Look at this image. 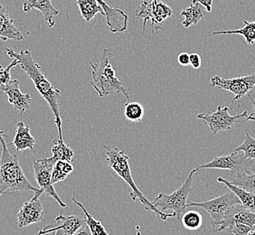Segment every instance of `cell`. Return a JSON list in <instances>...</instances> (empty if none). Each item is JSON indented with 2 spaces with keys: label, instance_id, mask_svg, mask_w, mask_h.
Masks as SVG:
<instances>
[{
  "label": "cell",
  "instance_id": "6da1fadb",
  "mask_svg": "<svg viewBox=\"0 0 255 235\" xmlns=\"http://www.w3.org/2000/svg\"><path fill=\"white\" fill-rule=\"evenodd\" d=\"M5 51L8 56L16 59L18 61L21 68L32 80L40 95L49 104L50 109L54 114V122L58 128V138L61 140H64L62 132L63 122L59 110V100L62 98L60 90L54 88V86L50 84L49 81L42 73L41 66L36 63V61L34 60L33 55L28 50L23 49L16 53L14 50L6 47Z\"/></svg>",
  "mask_w": 255,
  "mask_h": 235
},
{
  "label": "cell",
  "instance_id": "7a4b0ae2",
  "mask_svg": "<svg viewBox=\"0 0 255 235\" xmlns=\"http://www.w3.org/2000/svg\"><path fill=\"white\" fill-rule=\"evenodd\" d=\"M7 137L3 130H0V196L13 195L15 192L39 191L40 188L33 186L26 178L20 166L17 151L7 144Z\"/></svg>",
  "mask_w": 255,
  "mask_h": 235
},
{
  "label": "cell",
  "instance_id": "3957f363",
  "mask_svg": "<svg viewBox=\"0 0 255 235\" xmlns=\"http://www.w3.org/2000/svg\"><path fill=\"white\" fill-rule=\"evenodd\" d=\"M106 150V162L109 167L113 169L121 178H123L124 181L127 183L128 186H130L131 190L129 196L132 198L133 201L139 200L142 204L143 206L146 208V210L154 212L161 220L166 221L168 217H176L175 213L168 214L164 213L162 211L157 209L156 206H154L152 202H149L147 198L144 196L142 193L138 189L135 181L133 180L131 176V170L129 167L128 159L129 157L126 155L124 150H120L117 147H112L110 146H104Z\"/></svg>",
  "mask_w": 255,
  "mask_h": 235
},
{
  "label": "cell",
  "instance_id": "277c9868",
  "mask_svg": "<svg viewBox=\"0 0 255 235\" xmlns=\"http://www.w3.org/2000/svg\"><path fill=\"white\" fill-rule=\"evenodd\" d=\"M113 54L109 49H104L100 56L98 63H91L93 68L91 84L101 97L115 93H123L129 102V91L123 82L115 75V71L110 63Z\"/></svg>",
  "mask_w": 255,
  "mask_h": 235
},
{
  "label": "cell",
  "instance_id": "5b68a950",
  "mask_svg": "<svg viewBox=\"0 0 255 235\" xmlns=\"http://www.w3.org/2000/svg\"><path fill=\"white\" fill-rule=\"evenodd\" d=\"M197 168L193 169L187 178L185 179L182 186L177 188L176 191L173 192L170 195L160 193L152 202L154 206L157 209L164 212L165 210H173L178 221H180L182 216L186 212L187 205V198L191 192L193 185V176Z\"/></svg>",
  "mask_w": 255,
  "mask_h": 235
},
{
  "label": "cell",
  "instance_id": "8992f818",
  "mask_svg": "<svg viewBox=\"0 0 255 235\" xmlns=\"http://www.w3.org/2000/svg\"><path fill=\"white\" fill-rule=\"evenodd\" d=\"M196 168L198 170L204 168L225 169L232 172L236 176H246L255 173V161L247 158L244 152L234 150L229 155L214 157L211 161Z\"/></svg>",
  "mask_w": 255,
  "mask_h": 235
},
{
  "label": "cell",
  "instance_id": "52a82bcc",
  "mask_svg": "<svg viewBox=\"0 0 255 235\" xmlns=\"http://www.w3.org/2000/svg\"><path fill=\"white\" fill-rule=\"evenodd\" d=\"M239 203L240 201L236 194L231 191L208 201L202 203H188L187 208L192 206L203 208L209 214L212 219L211 225H214L221 222L225 218L226 214L232 209V207Z\"/></svg>",
  "mask_w": 255,
  "mask_h": 235
},
{
  "label": "cell",
  "instance_id": "ba28073f",
  "mask_svg": "<svg viewBox=\"0 0 255 235\" xmlns=\"http://www.w3.org/2000/svg\"><path fill=\"white\" fill-rule=\"evenodd\" d=\"M246 111L236 116H231L230 109L228 107L218 106L216 111L211 110L210 113H200L196 118L202 119L204 122L207 124L211 128L212 135H216L220 131H225L230 129L237 121L240 122V118H246L248 115Z\"/></svg>",
  "mask_w": 255,
  "mask_h": 235
},
{
  "label": "cell",
  "instance_id": "9c48e42d",
  "mask_svg": "<svg viewBox=\"0 0 255 235\" xmlns=\"http://www.w3.org/2000/svg\"><path fill=\"white\" fill-rule=\"evenodd\" d=\"M173 10L162 0H152L148 2L144 0L141 5H138L136 10V16L143 17V32L146 27L147 20L151 21L153 30L161 29L159 24L172 16Z\"/></svg>",
  "mask_w": 255,
  "mask_h": 235
},
{
  "label": "cell",
  "instance_id": "30bf717a",
  "mask_svg": "<svg viewBox=\"0 0 255 235\" xmlns=\"http://www.w3.org/2000/svg\"><path fill=\"white\" fill-rule=\"evenodd\" d=\"M55 163L56 160L53 157L34 160L33 169H34V178L37 182L39 188L44 190V194L46 196L53 197L54 200L59 204L61 207L64 208L66 205L61 200L58 194L54 188V186L51 183L52 172L54 169Z\"/></svg>",
  "mask_w": 255,
  "mask_h": 235
},
{
  "label": "cell",
  "instance_id": "8fae6325",
  "mask_svg": "<svg viewBox=\"0 0 255 235\" xmlns=\"http://www.w3.org/2000/svg\"><path fill=\"white\" fill-rule=\"evenodd\" d=\"M209 86L212 88L223 89L235 94L233 103L247 95L255 86V74L236 78H222L219 75L213 76Z\"/></svg>",
  "mask_w": 255,
  "mask_h": 235
},
{
  "label": "cell",
  "instance_id": "7c38bea8",
  "mask_svg": "<svg viewBox=\"0 0 255 235\" xmlns=\"http://www.w3.org/2000/svg\"><path fill=\"white\" fill-rule=\"evenodd\" d=\"M44 194V190L34 192V196L29 201L25 202L18 211L17 222L20 228H25L33 224H37L44 221V207L39 199Z\"/></svg>",
  "mask_w": 255,
  "mask_h": 235
},
{
  "label": "cell",
  "instance_id": "4fadbf2b",
  "mask_svg": "<svg viewBox=\"0 0 255 235\" xmlns=\"http://www.w3.org/2000/svg\"><path fill=\"white\" fill-rule=\"evenodd\" d=\"M243 224L246 226L255 228V212L246 209V207L241 205L240 203L232 207L225 218L219 222L212 225L215 232H221L226 230V227L231 224Z\"/></svg>",
  "mask_w": 255,
  "mask_h": 235
},
{
  "label": "cell",
  "instance_id": "5bb4252c",
  "mask_svg": "<svg viewBox=\"0 0 255 235\" xmlns=\"http://www.w3.org/2000/svg\"><path fill=\"white\" fill-rule=\"evenodd\" d=\"M86 225L85 217L82 216H64L58 215L55 224L45 226L39 231L41 233L55 232V235H73Z\"/></svg>",
  "mask_w": 255,
  "mask_h": 235
},
{
  "label": "cell",
  "instance_id": "9a60e30c",
  "mask_svg": "<svg viewBox=\"0 0 255 235\" xmlns=\"http://www.w3.org/2000/svg\"><path fill=\"white\" fill-rule=\"evenodd\" d=\"M19 84L18 80H10L7 84L1 86L0 90L6 94L8 103L19 112L21 116H23L26 110L30 108L32 98L28 93H21Z\"/></svg>",
  "mask_w": 255,
  "mask_h": 235
},
{
  "label": "cell",
  "instance_id": "2e32d148",
  "mask_svg": "<svg viewBox=\"0 0 255 235\" xmlns=\"http://www.w3.org/2000/svg\"><path fill=\"white\" fill-rule=\"evenodd\" d=\"M100 5H102L105 16H106V22L108 25L109 28L113 33H123L126 31L128 28V16L123 10L119 8L111 7L106 2L103 0H97Z\"/></svg>",
  "mask_w": 255,
  "mask_h": 235
},
{
  "label": "cell",
  "instance_id": "e0dca14e",
  "mask_svg": "<svg viewBox=\"0 0 255 235\" xmlns=\"http://www.w3.org/2000/svg\"><path fill=\"white\" fill-rule=\"evenodd\" d=\"M15 20L10 17L9 13L4 5L0 4V40L6 42L8 40L22 41L23 34L15 25Z\"/></svg>",
  "mask_w": 255,
  "mask_h": 235
},
{
  "label": "cell",
  "instance_id": "ac0fdd59",
  "mask_svg": "<svg viewBox=\"0 0 255 235\" xmlns=\"http://www.w3.org/2000/svg\"><path fill=\"white\" fill-rule=\"evenodd\" d=\"M32 9L40 11L50 27H54L55 25L54 18L59 15V10L54 7L51 0H26L23 4V11L29 12Z\"/></svg>",
  "mask_w": 255,
  "mask_h": 235
},
{
  "label": "cell",
  "instance_id": "d6986e66",
  "mask_svg": "<svg viewBox=\"0 0 255 235\" xmlns=\"http://www.w3.org/2000/svg\"><path fill=\"white\" fill-rule=\"evenodd\" d=\"M35 144L34 138L30 133L29 126L25 125L24 122L17 123L16 124V132H15V138L11 145L14 147L17 152L25 150V149H34Z\"/></svg>",
  "mask_w": 255,
  "mask_h": 235
},
{
  "label": "cell",
  "instance_id": "ffe728a7",
  "mask_svg": "<svg viewBox=\"0 0 255 235\" xmlns=\"http://www.w3.org/2000/svg\"><path fill=\"white\" fill-rule=\"evenodd\" d=\"M217 182L224 184L225 186L230 189V191L233 192L234 194H236V196L238 197L240 204L244 207H246V209L255 212V195L247 191L246 189H244L241 186H236L232 184L229 180H227L226 178L219 176L217 178Z\"/></svg>",
  "mask_w": 255,
  "mask_h": 235
},
{
  "label": "cell",
  "instance_id": "44dd1931",
  "mask_svg": "<svg viewBox=\"0 0 255 235\" xmlns=\"http://www.w3.org/2000/svg\"><path fill=\"white\" fill-rule=\"evenodd\" d=\"M207 10L200 3H191L188 7L182 10L181 15L184 16L182 22L185 28H188L193 25H197V23L205 16Z\"/></svg>",
  "mask_w": 255,
  "mask_h": 235
},
{
  "label": "cell",
  "instance_id": "7402d4cb",
  "mask_svg": "<svg viewBox=\"0 0 255 235\" xmlns=\"http://www.w3.org/2000/svg\"><path fill=\"white\" fill-rule=\"evenodd\" d=\"M77 5L83 18L88 23L98 13L105 16L104 10L97 2V0H77Z\"/></svg>",
  "mask_w": 255,
  "mask_h": 235
},
{
  "label": "cell",
  "instance_id": "603a6c76",
  "mask_svg": "<svg viewBox=\"0 0 255 235\" xmlns=\"http://www.w3.org/2000/svg\"><path fill=\"white\" fill-rule=\"evenodd\" d=\"M54 146L52 147V153L54 159L56 161L64 160V161L72 162L74 157V151L59 138H55L53 140Z\"/></svg>",
  "mask_w": 255,
  "mask_h": 235
},
{
  "label": "cell",
  "instance_id": "cb8c5ba5",
  "mask_svg": "<svg viewBox=\"0 0 255 235\" xmlns=\"http://www.w3.org/2000/svg\"><path fill=\"white\" fill-rule=\"evenodd\" d=\"M245 26L240 29L229 30V31H217L213 34H238L243 35L246 41V44H252L255 42V20L254 22L244 21Z\"/></svg>",
  "mask_w": 255,
  "mask_h": 235
},
{
  "label": "cell",
  "instance_id": "d4e9b609",
  "mask_svg": "<svg viewBox=\"0 0 255 235\" xmlns=\"http://www.w3.org/2000/svg\"><path fill=\"white\" fill-rule=\"evenodd\" d=\"M74 171V166L72 162L58 160L54 165V169L52 172L51 183L54 186V184L64 181L67 176Z\"/></svg>",
  "mask_w": 255,
  "mask_h": 235
},
{
  "label": "cell",
  "instance_id": "484cf974",
  "mask_svg": "<svg viewBox=\"0 0 255 235\" xmlns=\"http://www.w3.org/2000/svg\"><path fill=\"white\" fill-rule=\"evenodd\" d=\"M73 202H74V206H77L84 211V216H85V222L86 225L89 227V229L91 231L92 235H110L105 230V228L103 227L102 223L100 221L94 219L92 215H90L88 211L85 209L84 207L80 202L77 201L74 197H73Z\"/></svg>",
  "mask_w": 255,
  "mask_h": 235
},
{
  "label": "cell",
  "instance_id": "4316f807",
  "mask_svg": "<svg viewBox=\"0 0 255 235\" xmlns=\"http://www.w3.org/2000/svg\"><path fill=\"white\" fill-rule=\"evenodd\" d=\"M180 222L182 223V226L187 230L196 231L201 227L203 218L199 212L196 210H188L184 213Z\"/></svg>",
  "mask_w": 255,
  "mask_h": 235
},
{
  "label": "cell",
  "instance_id": "83f0119b",
  "mask_svg": "<svg viewBox=\"0 0 255 235\" xmlns=\"http://www.w3.org/2000/svg\"><path fill=\"white\" fill-rule=\"evenodd\" d=\"M125 118L131 122H140L144 117V107L137 102H128L124 110Z\"/></svg>",
  "mask_w": 255,
  "mask_h": 235
},
{
  "label": "cell",
  "instance_id": "f1b7e54d",
  "mask_svg": "<svg viewBox=\"0 0 255 235\" xmlns=\"http://www.w3.org/2000/svg\"><path fill=\"white\" fill-rule=\"evenodd\" d=\"M236 151H243L247 158H250L255 161V138L252 137L249 132L246 130V136L244 142L236 147Z\"/></svg>",
  "mask_w": 255,
  "mask_h": 235
},
{
  "label": "cell",
  "instance_id": "f546056e",
  "mask_svg": "<svg viewBox=\"0 0 255 235\" xmlns=\"http://www.w3.org/2000/svg\"><path fill=\"white\" fill-rule=\"evenodd\" d=\"M230 182L255 195V173L246 176H236Z\"/></svg>",
  "mask_w": 255,
  "mask_h": 235
},
{
  "label": "cell",
  "instance_id": "4dcf8cb0",
  "mask_svg": "<svg viewBox=\"0 0 255 235\" xmlns=\"http://www.w3.org/2000/svg\"><path fill=\"white\" fill-rule=\"evenodd\" d=\"M226 230L229 231L231 234H234L235 235H249L251 232L255 230V228L243 224L235 223L227 226Z\"/></svg>",
  "mask_w": 255,
  "mask_h": 235
},
{
  "label": "cell",
  "instance_id": "1f68e13d",
  "mask_svg": "<svg viewBox=\"0 0 255 235\" xmlns=\"http://www.w3.org/2000/svg\"><path fill=\"white\" fill-rule=\"evenodd\" d=\"M17 64H19L18 61L16 59H14L11 64L7 66V67H2V65L0 64V87L7 84L11 80V74H10V71L13 67L16 66Z\"/></svg>",
  "mask_w": 255,
  "mask_h": 235
},
{
  "label": "cell",
  "instance_id": "d6a6232c",
  "mask_svg": "<svg viewBox=\"0 0 255 235\" xmlns=\"http://www.w3.org/2000/svg\"><path fill=\"white\" fill-rule=\"evenodd\" d=\"M190 63L189 64L191 65L193 68L198 69L201 66V57L200 55L197 54H190Z\"/></svg>",
  "mask_w": 255,
  "mask_h": 235
},
{
  "label": "cell",
  "instance_id": "836d02e7",
  "mask_svg": "<svg viewBox=\"0 0 255 235\" xmlns=\"http://www.w3.org/2000/svg\"><path fill=\"white\" fill-rule=\"evenodd\" d=\"M190 54H187L186 52H183L181 54L177 55V61L181 64L182 66H187L190 63Z\"/></svg>",
  "mask_w": 255,
  "mask_h": 235
},
{
  "label": "cell",
  "instance_id": "e575fe53",
  "mask_svg": "<svg viewBox=\"0 0 255 235\" xmlns=\"http://www.w3.org/2000/svg\"><path fill=\"white\" fill-rule=\"evenodd\" d=\"M191 3H200L206 7L207 12H211L213 0H192Z\"/></svg>",
  "mask_w": 255,
  "mask_h": 235
},
{
  "label": "cell",
  "instance_id": "d590c367",
  "mask_svg": "<svg viewBox=\"0 0 255 235\" xmlns=\"http://www.w3.org/2000/svg\"><path fill=\"white\" fill-rule=\"evenodd\" d=\"M247 95H248V97L250 98L251 102H252V104H253V106H254V110H253V112H252V113H251L250 115L246 117V120H247V121H250V120H255V100H254V99L251 97V95L249 94V93H248Z\"/></svg>",
  "mask_w": 255,
  "mask_h": 235
},
{
  "label": "cell",
  "instance_id": "8d00e7d4",
  "mask_svg": "<svg viewBox=\"0 0 255 235\" xmlns=\"http://www.w3.org/2000/svg\"><path fill=\"white\" fill-rule=\"evenodd\" d=\"M92 235V233H91V231L89 229L88 226L87 225H85V226H83L80 230L77 231L74 235Z\"/></svg>",
  "mask_w": 255,
  "mask_h": 235
},
{
  "label": "cell",
  "instance_id": "74e56055",
  "mask_svg": "<svg viewBox=\"0 0 255 235\" xmlns=\"http://www.w3.org/2000/svg\"><path fill=\"white\" fill-rule=\"evenodd\" d=\"M55 235V232H51V233H41V232H38L36 235Z\"/></svg>",
  "mask_w": 255,
  "mask_h": 235
},
{
  "label": "cell",
  "instance_id": "f35d334b",
  "mask_svg": "<svg viewBox=\"0 0 255 235\" xmlns=\"http://www.w3.org/2000/svg\"><path fill=\"white\" fill-rule=\"evenodd\" d=\"M255 235V230L253 231V232H251L250 235Z\"/></svg>",
  "mask_w": 255,
  "mask_h": 235
}]
</instances>
